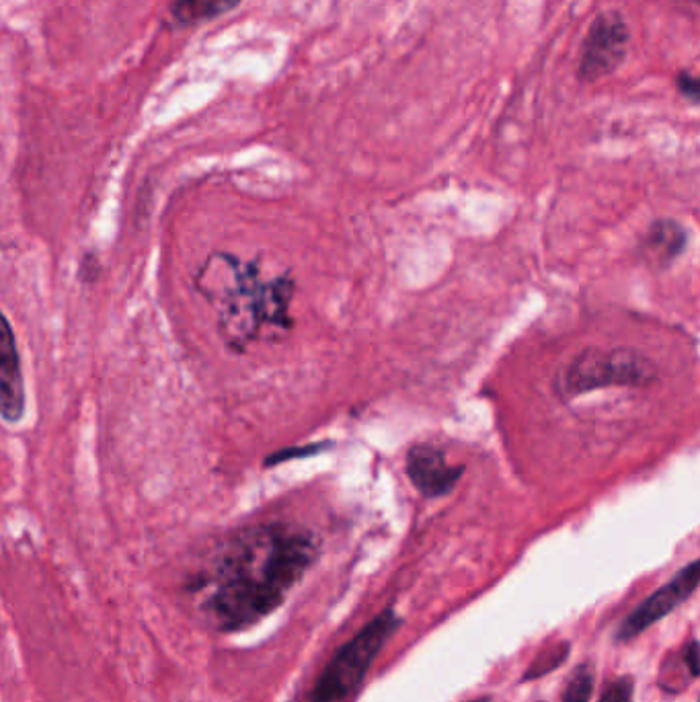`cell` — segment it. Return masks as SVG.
<instances>
[{"label": "cell", "instance_id": "obj_9", "mask_svg": "<svg viewBox=\"0 0 700 702\" xmlns=\"http://www.w3.org/2000/svg\"><path fill=\"white\" fill-rule=\"evenodd\" d=\"M641 249L651 263L670 265L686 249V230L672 218H659L647 228Z\"/></svg>", "mask_w": 700, "mask_h": 702}, {"label": "cell", "instance_id": "obj_5", "mask_svg": "<svg viewBox=\"0 0 700 702\" xmlns=\"http://www.w3.org/2000/svg\"><path fill=\"white\" fill-rule=\"evenodd\" d=\"M631 46V29L618 11L600 13L583 39L577 78L581 83H598L625 62Z\"/></svg>", "mask_w": 700, "mask_h": 702}, {"label": "cell", "instance_id": "obj_8", "mask_svg": "<svg viewBox=\"0 0 700 702\" xmlns=\"http://www.w3.org/2000/svg\"><path fill=\"white\" fill-rule=\"evenodd\" d=\"M25 415V380L15 333L0 312V417L19 423Z\"/></svg>", "mask_w": 700, "mask_h": 702}, {"label": "cell", "instance_id": "obj_4", "mask_svg": "<svg viewBox=\"0 0 700 702\" xmlns=\"http://www.w3.org/2000/svg\"><path fill=\"white\" fill-rule=\"evenodd\" d=\"M399 627L401 618L391 608H386L376 618H372L366 627L352 641H347L327 663V668L315 684L313 702H341L354 690H358L372 666V661Z\"/></svg>", "mask_w": 700, "mask_h": 702}, {"label": "cell", "instance_id": "obj_12", "mask_svg": "<svg viewBox=\"0 0 700 702\" xmlns=\"http://www.w3.org/2000/svg\"><path fill=\"white\" fill-rule=\"evenodd\" d=\"M567 655H569V643L553 645L549 651H544L542 655H538V657L530 663V668L526 670L524 680H534V678L547 676L549 672H553V670H557L559 666H563V661L567 659Z\"/></svg>", "mask_w": 700, "mask_h": 702}, {"label": "cell", "instance_id": "obj_2", "mask_svg": "<svg viewBox=\"0 0 700 702\" xmlns=\"http://www.w3.org/2000/svg\"><path fill=\"white\" fill-rule=\"evenodd\" d=\"M294 294V282L288 276L263 280L257 267H232V288L226 294L228 339L243 347L263 327L290 329V302Z\"/></svg>", "mask_w": 700, "mask_h": 702}, {"label": "cell", "instance_id": "obj_10", "mask_svg": "<svg viewBox=\"0 0 700 702\" xmlns=\"http://www.w3.org/2000/svg\"><path fill=\"white\" fill-rule=\"evenodd\" d=\"M241 5V0H175L171 13L179 25H202Z\"/></svg>", "mask_w": 700, "mask_h": 702}, {"label": "cell", "instance_id": "obj_6", "mask_svg": "<svg viewBox=\"0 0 700 702\" xmlns=\"http://www.w3.org/2000/svg\"><path fill=\"white\" fill-rule=\"evenodd\" d=\"M698 577H700L698 561H692L670 583L661 585L655 594H651L645 602L639 604V608H635L625 618V622L620 624V629L616 633L618 641H631L639 637L643 631L651 627V624L674 612L676 606L686 602L696 592Z\"/></svg>", "mask_w": 700, "mask_h": 702}, {"label": "cell", "instance_id": "obj_15", "mask_svg": "<svg viewBox=\"0 0 700 702\" xmlns=\"http://www.w3.org/2000/svg\"><path fill=\"white\" fill-rule=\"evenodd\" d=\"M684 663H686L690 678H696L698 676V641L696 639H692L686 645V649H684Z\"/></svg>", "mask_w": 700, "mask_h": 702}, {"label": "cell", "instance_id": "obj_7", "mask_svg": "<svg viewBox=\"0 0 700 702\" xmlns=\"http://www.w3.org/2000/svg\"><path fill=\"white\" fill-rule=\"evenodd\" d=\"M405 471L423 497L448 495L464 473L462 464H450L444 450L434 444H415L405 458Z\"/></svg>", "mask_w": 700, "mask_h": 702}, {"label": "cell", "instance_id": "obj_16", "mask_svg": "<svg viewBox=\"0 0 700 702\" xmlns=\"http://www.w3.org/2000/svg\"><path fill=\"white\" fill-rule=\"evenodd\" d=\"M469 702H491L489 696H481V698H475V700H469Z\"/></svg>", "mask_w": 700, "mask_h": 702}, {"label": "cell", "instance_id": "obj_13", "mask_svg": "<svg viewBox=\"0 0 700 702\" xmlns=\"http://www.w3.org/2000/svg\"><path fill=\"white\" fill-rule=\"evenodd\" d=\"M633 694H635V684L633 678L622 676L618 680H614L606 692L602 694L600 702H633Z\"/></svg>", "mask_w": 700, "mask_h": 702}, {"label": "cell", "instance_id": "obj_3", "mask_svg": "<svg viewBox=\"0 0 700 702\" xmlns=\"http://www.w3.org/2000/svg\"><path fill=\"white\" fill-rule=\"evenodd\" d=\"M655 380V364L637 349L588 347L571 358L555 378L557 395L565 401L604 388H639Z\"/></svg>", "mask_w": 700, "mask_h": 702}, {"label": "cell", "instance_id": "obj_11", "mask_svg": "<svg viewBox=\"0 0 700 702\" xmlns=\"http://www.w3.org/2000/svg\"><path fill=\"white\" fill-rule=\"evenodd\" d=\"M594 692V668L592 663H581L567 680L563 702H590Z\"/></svg>", "mask_w": 700, "mask_h": 702}, {"label": "cell", "instance_id": "obj_1", "mask_svg": "<svg viewBox=\"0 0 700 702\" xmlns=\"http://www.w3.org/2000/svg\"><path fill=\"white\" fill-rule=\"evenodd\" d=\"M319 538L288 524L245 530L226 546L214 571L208 612L222 631H239L274 612L313 567Z\"/></svg>", "mask_w": 700, "mask_h": 702}, {"label": "cell", "instance_id": "obj_14", "mask_svg": "<svg viewBox=\"0 0 700 702\" xmlns=\"http://www.w3.org/2000/svg\"><path fill=\"white\" fill-rule=\"evenodd\" d=\"M676 87H678V91H680L682 97L690 99L692 103L698 101V93H700L698 78H696L694 74H690L688 70L678 72V76H676Z\"/></svg>", "mask_w": 700, "mask_h": 702}]
</instances>
